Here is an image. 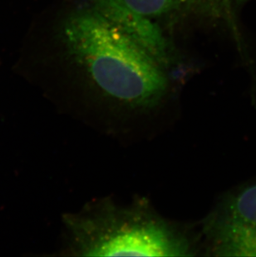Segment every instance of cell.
Returning a JSON list of instances; mask_svg holds the SVG:
<instances>
[{
  "instance_id": "cell-1",
  "label": "cell",
  "mask_w": 256,
  "mask_h": 257,
  "mask_svg": "<svg viewBox=\"0 0 256 257\" xmlns=\"http://www.w3.org/2000/svg\"><path fill=\"white\" fill-rule=\"evenodd\" d=\"M60 39L91 87L112 104L145 112L168 93L167 70L91 5L68 15Z\"/></svg>"
},
{
  "instance_id": "cell-4",
  "label": "cell",
  "mask_w": 256,
  "mask_h": 257,
  "mask_svg": "<svg viewBox=\"0 0 256 257\" xmlns=\"http://www.w3.org/2000/svg\"><path fill=\"white\" fill-rule=\"evenodd\" d=\"M90 5L162 68L167 70L172 65L168 41L153 19L133 10L124 0H91Z\"/></svg>"
},
{
  "instance_id": "cell-6",
  "label": "cell",
  "mask_w": 256,
  "mask_h": 257,
  "mask_svg": "<svg viewBox=\"0 0 256 257\" xmlns=\"http://www.w3.org/2000/svg\"><path fill=\"white\" fill-rule=\"evenodd\" d=\"M133 10L151 18L157 19L186 10L188 0H124Z\"/></svg>"
},
{
  "instance_id": "cell-2",
  "label": "cell",
  "mask_w": 256,
  "mask_h": 257,
  "mask_svg": "<svg viewBox=\"0 0 256 257\" xmlns=\"http://www.w3.org/2000/svg\"><path fill=\"white\" fill-rule=\"evenodd\" d=\"M64 221L75 255L189 256L196 250L186 231L143 202L122 206L100 200Z\"/></svg>"
},
{
  "instance_id": "cell-5",
  "label": "cell",
  "mask_w": 256,
  "mask_h": 257,
  "mask_svg": "<svg viewBox=\"0 0 256 257\" xmlns=\"http://www.w3.org/2000/svg\"><path fill=\"white\" fill-rule=\"evenodd\" d=\"M249 0H188L186 10L205 20L234 25L238 14Z\"/></svg>"
},
{
  "instance_id": "cell-3",
  "label": "cell",
  "mask_w": 256,
  "mask_h": 257,
  "mask_svg": "<svg viewBox=\"0 0 256 257\" xmlns=\"http://www.w3.org/2000/svg\"><path fill=\"white\" fill-rule=\"evenodd\" d=\"M213 255L256 256V182L230 192L204 224Z\"/></svg>"
}]
</instances>
